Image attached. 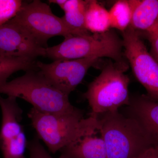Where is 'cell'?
I'll return each instance as SVG.
<instances>
[{
	"label": "cell",
	"mask_w": 158,
	"mask_h": 158,
	"mask_svg": "<svg viewBox=\"0 0 158 158\" xmlns=\"http://www.w3.org/2000/svg\"><path fill=\"white\" fill-rule=\"evenodd\" d=\"M27 115L38 138L53 154L82 137L98 131L97 118H85L80 109L72 114L60 115L42 113L32 107Z\"/></svg>",
	"instance_id": "1"
},
{
	"label": "cell",
	"mask_w": 158,
	"mask_h": 158,
	"mask_svg": "<svg viewBox=\"0 0 158 158\" xmlns=\"http://www.w3.org/2000/svg\"><path fill=\"white\" fill-rule=\"evenodd\" d=\"M97 118L107 158H135L155 145L136 119L118 110L104 113Z\"/></svg>",
	"instance_id": "2"
},
{
	"label": "cell",
	"mask_w": 158,
	"mask_h": 158,
	"mask_svg": "<svg viewBox=\"0 0 158 158\" xmlns=\"http://www.w3.org/2000/svg\"><path fill=\"white\" fill-rule=\"evenodd\" d=\"M0 94L24 100L42 113L65 115L80 110L71 104L69 95L51 85L37 69L27 71L1 85Z\"/></svg>",
	"instance_id": "3"
},
{
	"label": "cell",
	"mask_w": 158,
	"mask_h": 158,
	"mask_svg": "<svg viewBox=\"0 0 158 158\" xmlns=\"http://www.w3.org/2000/svg\"><path fill=\"white\" fill-rule=\"evenodd\" d=\"M44 57L54 61L106 57L116 63H127L123 40L110 30L99 34L69 35L58 45L45 48Z\"/></svg>",
	"instance_id": "4"
},
{
	"label": "cell",
	"mask_w": 158,
	"mask_h": 158,
	"mask_svg": "<svg viewBox=\"0 0 158 158\" xmlns=\"http://www.w3.org/2000/svg\"><path fill=\"white\" fill-rule=\"evenodd\" d=\"M127 63H109L98 76L88 85L83 97L88 101L91 112L90 116L99 115L118 110L130 102V78L125 72Z\"/></svg>",
	"instance_id": "5"
},
{
	"label": "cell",
	"mask_w": 158,
	"mask_h": 158,
	"mask_svg": "<svg viewBox=\"0 0 158 158\" xmlns=\"http://www.w3.org/2000/svg\"><path fill=\"white\" fill-rule=\"evenodd\" d=\"M24 29L44 48L52 37L79 35L69 28L61 18L53 13L50 6L39 0L24 2L16 16L11 19Z\"/></svg>",
	"instance_id": "6"
},
{
	"label": "cell",
	"mask_w": 158,
	"mask_h": 158,
	"mask_svg": "<svg viewBox=\"0 0 158 158\" xmlns=\"http://www.w3.org/2000/svg\"><path fill=\"white\" fill-rule=\"evenodd\" d=\"M125 58L150 98L158 102V63L148 51L138 31L129 27L123 32Z\"/></svg>",
	"instance_id": "7"
},
{
	"label": "cell",
	"mask_w": 158,
	"mask_h": 158,
	"mask_svg": "<svg viewBox=\"0 0 158 158\" xmlns=\"http://www.w3.org/2000/svg\"><path fill=\"white\" fill-rule=\"evenodd\" d=\"M15 97L4 98L0 95L2 122L0 130V149L4 158H25L27 142L20 124L23 110Z\"/></svg>",
	"instance_id": "8"
},
{
	"label": "cell",
	"mask_w": 158,
	"mask_h": 158,
	"mask_svg": "<svg viewBox=\"0 0 158 158\" xmlns=\"http://www.w3.org/2000/svg\"><path fill=\"white\" fill-rule=\"evenodd\" d=\"M100 59L95 57L57 60L49 64L36 62L37 70L51 85L69 96L84 79L88 69Z\"/></svg>",
	"instance_id": "9"
},
{
	"label": "cell",
	"mask_w": 158,
	"mask_h": 158,
	"mask_svg": "<svg viewBox=\"0 0 158 158\" xmlns=\"http://www.w3.org/2000/svg\"><path fill=\"white\" fill-rule=\"evenodd\" d=\"M45 48L12 21L0 27V55L35 59L44 56Z\"/></svg>",
	"instance_id": "10"
},
{
	"label": "cell",
	"mask_w": 158,
	"mask_h": 158,
	"mask_svg": "<svg viewBox=\"0 0 158 158\" xmlns=\"http://www.w3.org/2000/svg\"><path fill=\"white\" fill-rule=\"evenodd\" d=\"M126 115L141 124L154 144H158V102L146 94L130 97Z\"/></svg>",
	"instance_id": "11"
},
{
	"label": "cell",
	"mask_w": 158,
	"mask_h": 158,
	"mask_svg": "<svg viewBox=\"0 0 158 158\" xmlns=\"http://www.w3.org/2000/svg\"><path fill=\"white\" fill-rule=\"evenodd\" d=\"M87 135L62 148L59 158H107L101 136Z\"/></svg>",
	"instance_id": "12"
},
{
	"label": "cell",
	"mask_w": 158,
	"mask_h": 158,
	"mask_svg": "<svg viewBox=\"0 0 158 158\" xmlns=\"http://www.w3.org/2000/svg\"><path fill=\"white\" fill-rule=\"evenodd\" d=\"M158 22V0H135L130 27L147 33Z\"/></svg>",
	"instance_id": "13"
},
{
	"label": "cell",
	"mask_w": 158,
	"mask_h": 158,
	"mask_svg": "<svg viewBox=\"0 0 158 158\" xmlns=\"http://www.w3.org/2000/svg\"><path fill=\"white\" fill-rule=\"evenodd\" d=\"M85 26L92 34L103 33L110 31V14L103 6L94 0L86 1Z\"/></svg>",
	"instance_id": "14"
},
{
	"label": "cell",
	"mask_w": 158,
	"mask_h": 158,
	"mask_svg": "<svg viewBox=\"0 0 158 158\" xmlns=\"http://www.w3.org/2000/svg\"><path fill=\"white\" fill-rule=\"evenodd\" d=\"M86 1L67 0L61 9L65 15L61 17L69 28L78 34L90 33L85 26Z\"/></svg>",
	"instance_id": "15"
},
{
	"label": "cell",
	"mask_w": 158,
	"mask_h": 158,
	"mask_svg": "<svg viewBox=\"0 0 158 158\" xmlns=\"http://www.w3.org/2000/svg\"><path fill=\"white\" fill-rule=\"evenodd\" d=\"M135 0H119L109 11L111 28L121 31L129 27L131 21Z\"/></svg>",
	"instance_id": "16"
},
{
	"label": "cell",
	"mask_w": 158,
	"mask_h": 158,
	"mask_svg": "<svg viewBox=\"0 0 158 158\" xmlns=\"http://www.w3.org/2000/svg\"><path fill=\"white\" fill-rule=\"evenodd\" d=\"M35 59L0 55V86L6 84L12 74L19 70L37 69Z\"/></svg>",
	"instance_id": "17"
},
{
	"label": "cell",
	"mask_w": 158,
	"mask_h": 158,
	"mask_svg": "<svg viewBox=\"0 0 158 158\" xmlns=\"http://www.w3.org/2000/svg\"><path fill=\"white\" fill-rule=\"evenodd\" d=\"M23 3L20 0H0V27L16 16Z\"/></svg>",
	"instance_id": "18"
},
{
	"label": "cell",
	"mask_w": 158,
	"mask_h": 158,
	"mask_svg": "<svg viewBox=\"0 0 158 158\" xmlns=\"http://www.w3.org/2000/svg\"><path fill=\"white\" fill-rule=\"evenodd\" d=\"M27 147L30 152L29 158H53L41 144L37 136L27 142Z\"/></svg>",
	"instance_id": "19"
},
{
	"label": "cell",
	"mask_w": 158,
	"mask_h": 158,
	"mask_svg": "<svg viewBox=\"0 0 158 158\" xmlns=\"http://www.w3.org/2000/svg\"><path fill=\"white\" fill-rule=\"evenodd\" d=\"M147 33L150 43V53L158 63V27L156 25Z\"/></svg>",
	"instance_id": "20"
},
{
	"label": "cell",
	"mask_w": 158,
	"mask_h": 158,
	"mask_svg": "<svg viewBox=\"0 0 158 158\" xmlns=\"http://www.w3.org/2000/svg\"><path fill=\"white\" fill-rule=\"evenodd\" d=\"M135 158H158V144L149 147Z\"/></svg>",
	"instance_id": "21"
},
{
	"label": "cell",
	"mask_w": 158,
	"mask_h": 158,
	"mask_svg": "<svg viewBox=\"0 0 158 158\" xmlns=\"http://www.w3.org/2000/svg\"><path fill=\"white\" fill-rule=\"evenodd\" d=\"M66 1L67 0H49L48 1V2L57 4L60 8H62V6H64L65 3L66 2Z\"/></svg>",
	"instance_id": "22"
},
{
	"label": "cell",
	"mask_w": 158,
	"mask_h": 158,
	"mask_svg": "<svg viewBox=\"0 0 158 158\" xmlns=\"http://www.w3.org/2000/svg\"><path fill=\"white\" fill-rule=\"evenodd\" d=\"M156 26H157V27H158V22L157 24H156Z\"/></svg>",
	"instance_id": "23"
}]
</instances>
